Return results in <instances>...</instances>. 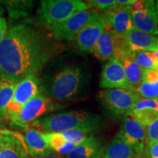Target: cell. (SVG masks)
Returning a JSON list of instances; mask_svg holds the SVG:
<instances>
[{"label": "cell", "mask_w": 158, "mask_h": 158, "mask_svg": "<svg viewBox=\"0 0 158 158\" xmlns=\"http://www.w3.org/2000/svg\"><path fill=\"white\" fill-rule=\"evenodd\" d=\"M4 135H5V130H0V143L2 141Z\"/></svg>", "instance_id": "e575fe53"}, {"label": "cell", "mask_w": 158, "mask_h": 158, "mask_svg": "<svg viewBox=\"0 0 158 158\" xmlns=\"http://www.w3.org/2000/svg\"><path fill=\"white\" fill-rule=\"evenodd\" d=\"M86 84L87 78L84 70L76 65H68L55 74L42 90L54 101L64 102L81 98Z\"/></svg>", "instance_id": "7a4b0ae2"}, {"label": "cell", "mask_w": 158, "mask_h": 158, "mask_svg": "<svg viewBox=\"0 0 158 158\" xmlns=\"http://www.w3.org/2000/svg\"><path fill=\"white\" fill-rule=\"evenodd\" d=\"M131 7L116 6L114 8L101 13L106 24L108 28L118 35H124L133 27L132 22Z\"/></svg>", "instance_id": "5bb4252c"}, {"label": "cell", "mask_w": 158, "mask_h": 158, "mask_svg": "<svg viewBox=\"0 0 158 158\" xmlns=\"http://www.w3.org/2000/svg\"><path fill=\"white\" fill-rule=\"evenodd\" d=\"M88 8H97L108 10L117 6L116 0H92L87 2Z\"/></svg>", "instance_id": "f1b7e54d"}, {"label": "cell", "mask_w": 158, "mask_h": 158, "mask_svg": "<svg viewBox=\"0 0 158 158\" xmlns=\"http://www.w3.org/2000/svg\"><path fill=\"white\" fill-rule=\"evenodd\" d=\"M22 136L5 130L0 143V158H31Z\"/></svg>", "instance_id": "9a60e30c"}, {"label": "cell", "mask_w": 158, "mask_h": 158, "mask_svg": "<svg viewBox=\"0 0 158 158\" xmlns=\"http://www.w3.org/2000/svg\"><path fill=\"white\" fill-rule=\"evenodd\" d=\"M135 152L125 142L115 136L104 147L103 158H133Z\"/></svg>", "instance_id": "ffe728a7"}, {"label": "cell", "mask_w": 158, "mask_h": 158, "mask_svg": "<svg viewBox=\"0 0 158 158\" xmlns=\"http://www.w3.org/2000/svg\"><path fill=\"white\" fill-rule=\"evenodd\" d=\"M8 12L10 17L19 19L29 15L32 8L31 1H0Z\"/></svg>", "instance_id": "d4e9b609"}, {"label": "cell", "mask_w": 158, "mask_h": 158, "mask_svg": "<svg viewBox=\"0 0 158 158\" xmlns=\"http://www.w3.org/2000/svg\"><path fill=\"white\" fill-rule=\"evenodd\" d=\"M103 149L101 140L93 135L76 146L66 158H101Z\"/></svg>", "instance_id": "e0dca14e"}, {"label": "cell", "mask_w": 158, "mask_h": 158, "mask_svg": "<svg viewBox=\"0 0 158 158\" xmlns=\"http://www.w3.org/2000/svg\"><path fill=\"white\" fill-rule=\"evenodd\" d=\"M120 62L123 65L128 83L132 86L133 89L136 92V89L143 80V72L145 69L141 68L139 65L136 64L130 57V54L129 56L124 57Z\"/></svg>", "instance_id": "44dd1931"}, {"label": "cell", "mask_w": 158, "mask_h": 158, "mask_svg": "<svg viewBox=\"0 0 158 158\" xmlns=\"http://www.w3.org/2000/svg\"><path fill=\"white\" fill-rule=\"evenodd\" d=\"M0 78H1V76H0Z\"/></svg>", "instance_id": "ab89813d"}, {"label": "cell", "mask_w": 158, "mask_h": 158, "mask_svg": "<svg viewBox=\"0 0 158 158\" xmlns=\"http://www.w3.org/2000/svg\"><path fill=\"white\" fill-rule=\"evenodd\" d=\"M116 136L130 145L135 153L143 151L147 147L146 128L130 116L124 118Z\"/></svg>", "instance_id": "4fadbf2b"}, {"label": "cell", "mask_w": 158, "mask_h": 158, "mask_svg": "<svg viewBox=\"0 0 158 158\" xmlns=\"http://www.w3.org/2000/svg\"><path fill=\"white\" fill-rule=\"evenodd\" d=\"M30 157L31 158H66V157H64V156L59 155L56 153L45 155H31Z\"/></svg>", "instance_id": "d6a6232c"}, {"label": "cell", "mask_w": 158, "mask_h": 158, "mask_svg": "<svg viewBox=\"0 0 158 158\" xmlns=\"http://www.w3.org/2000/svg\"><path fill=\"white\" fill-rule=\"evenodd\" d=\"M0 10H1V9H0ZM0 15H1V14H0Z\"/></svg>", "instance_id": "f35d334b"}, {"label": "cell", "mask_w": 158, "mask_h": 158, "mask_svg": "<svg viewBox=\"0 0 158 158\" xmlns=\"http://www.w3.org/2000/svg\"><path fill=\"white\" fill-rule=\"evenodd\" d=\"M100 117L82 110H73L51 114L33 122L44 133H61L74 128L100 124Z\"/></svg>", "instance_id": "3957f363"}, {"label": "cell", "mask_w": 158, "mask_h": 158, "mask_svg": "<svg viewBox=\"0 0 158 158\" xmlns=\"http://www.w3.org/2000/svg\"><path fill=\"white\" fill-rule=\"evenodd\" d=\"M98 98L107 113L116 119L130 116L141 97L135 91L122 89H106L98 92Z\"/></svg>", "instance_id": "5b68a950"}, {"label": "cell", "mask_w": 158, "mask_h": 158, "mask_svg": "<svg viewBox=\"0 0 158 158\" xmlns=\"http://www.w3.org/2000/svg\"><path fill=\"white\" fill-rule=\"evenodd\" d=\"M142 98H158V73L155 70H144L143 80L136 89Z\"/></svg>", "instance_id": "d6986e66"}, {"label": "cell", "mask_w": 158, "mask_h": 158, "mask_svg": "<svg viewBox=\"0 0 158 158\" xmlns=\"http://www.w3.org/2000/svg\"><path fill=\"white\" fill-rule=\"evenodd\" d=\"M7 33V21L4 17L0 15V43L3 40Z\"/></svg>", "instance_id": "1f68e13d"}, {"label": "cell", "mask_w": 158, "mask_h": 158, "mask_svg": "<svg viewBox=\"0 0 158 158\" xmlns=\"http://www.w3.org/2000/svg\"><path fill=\"white\" fill-rule=\"evenodd\" d=\"M146 151L149 158H158V141L147 143Z\"/></svg>", "instance_id": "4dcf8cb0"}, {"label": "cell", "mask_w": 158, "mask_h": 158, "mask_svg": "<svg viewBox=\"0 0 158 158\" xmlns=\"http://www.w3.org/2000/svg\"><path fill=\"white\" fill-rule=\"evenodd\" d=\"M155 70L157 71V72L158 73V59L157 61V62H156V65H155Z\"/></svg>", "instance_id": "d590c367"}, {"label": "cell", "mask_w": 158, "mask_h": 158, "mask_svg": "<svg viewBox=\"0 0 158 158\" xmlns=\"http://www.w3.org/2000/svg\"><path fill=\"white\" fill-rule=\"evenodd\" d=\"M157 51H158V48H157Z\"/></svg>", "instance_id": "74e56055"}, {"label": "cell", "mask_w": 158, "mask_h": 158, "mask_svg": "<svg viewBox=\"0 0 158 158\" xmlns=\"http://www.w3.org/2000/svg\"><path fill=\"white\" fill-rule=\"evenodd\" d=\"M40 83L36 75H29L17 83L11 101L7 105L5 116L9 120L19 113L29 100L41 92Z\"/></svg>", "instance_id": "52a82bcc"}, {"label": "cell", "mask_w": 158, "mask_h": 158, "mask_svg": "<svg viewBox=\"0 0 158 158\" xmlns=\"http://www.w3.org/2000/svg\"><path fill=\"white\" fill-rule=\"evenodd\" d=\"M44 135L49 148L59 155L66 157L78 146L67 141L62 133H44Z\"/></svg>", "instance_id": "7402d4cb"}, {"label": "cell", "mask_w": 158, "mask_h": 158, "mask_svg": "<svg viewBox=\"0 0 158 158\" xmlns=\"http://www.w3.org/2000/svg\"><path fill=\"white\" fill-rule=\"evenodd\" d=\"M99 86L103 89L133 90L127 81L122 62L116 59L108 61L103 66L100 73Z\"/></svg>", "instance_id": "7c38bea8"}, {"label": "cell", "mask_w": 158, "mask_h": 158, "mask_svg": "<svg viewBox=\"0 0 158 158\" xmlns=\"http://www.w3.org/2000/svg\"><path fill=\"white\" fill-rule=\"evenodd\" d=\"M130 57L141 68L155 70L158 59V51H132Z\"/></svg>", "instance_id": "484cf974"}, {"label": "cell", "mask_w": 158, "mask_h": 158, "mask_svg": "<svg viewBox=\"0 0 158 158\" xmlns=\"http://www.w3.org/2000/svg\"><path fill=\"white\" fill-rule=\"evenodd\" d=\"M86 9V3L80 0H43L40 3L37 15L40 23L51 29L75 13Z\"/></svg>", "instance_id": "277c9868"}, {"label": "cell", "mask_w": 158, "mask_h": 158, "mask_svg": "<svg viewBox=\"0 0 158 158\" xmlns=\"http://www.w3.org/2000/svg\"><path fill=\"white\" fill-rule=\"evenodd\" d=\"M124 42V35L114 32L106 26L94 45L92 54L102 61L115 59Z\"/></svg>", "instance_id": "8fae6325"}, {"label": "cell", "mask_w": 158, "mask_h": 158, "mask_svg": "<svg viewBox=\"0 0 158 158\" xmlns=\"http://www.w3.org/2000/svg\"><path fill=\"white\" fill-rule=\"evenodd\" d=\"M64 107V105L54 101L40 92L34 98L29 100L21 108L19 113L10 121L12 124L19 127H27L28 124L40 119L45 114L60 110Z\"/></svg>", "instance_id": "8992f818"}, {"label": "cell", "mask_w": 158, "mask_h": 158, "mask_svg": "<svg viewBox=\"0 0 158 158\" xmlns=\"http://www.w3.org/2000/svg\"><path fill=\"white\" fill-rule=\"evenodd\" d=\"M130 116L146 128L158 119V112L151 109L133 110Z\"/></svg>", "instance_id": "4316f807"}, {"label": "cell", "mask_w": 158, "mask_h": 158, "mask_svg": "<svg viewBox=\"0 0 158 158\" xmlns=\"http://www.w3.org/2000/svg\"><path fill=\"white\" fill-rule=\"evenodd\" d=\"M124 37L128 48L131 51H157V36L133 28L126 33Z\"/></svg>", "instance_id": "2e32d148"}, {"label": "cell", "mask_w": 158, "mask_h": 158, "mask_svg": "<svg viewBox=\"0 0 158 158\" xmlns=\"http://www.w3.org/2000/svg\"><path fill=\"white\" fill-rule=\"evenodd\" d=\"M106 27L103 18L99 13L98 16L85 26L74 37L73 40L74 46L81 52L92 54L94 45Z\"/></svg>", "instance_id": "30bf717a"}, {"label": "cell", "mask_w": 158, "mask_h": 158, "mask_svg": "<svg viewBox=\"0 0 158 158\" xmlns=\"http://www.w3.org/2000/svg\"><path fill=\"white\" fill-rule=\"evenodd\" d=\"M157 39H158V31H157Z\"/></svg>", "instance_id": "8d00e7d4"}, {"label": "cell", "mask_w": 158, "mask_h": 158, "mask_svg": "<svg viewBox=\"0 0 158 158\" xmlns=\"http://www.w3.org/2000/svg\"><path fill=\"white\" fill-rule=\"evenodd\" d=\"M134 28L152 35H157L158 15L154 1H136L131 6Z\"/></svg>", "instance_id": "9c48e42d"}, {"label": "cell", "mask_w": 158, "mask_h": 158, "mask_svg": "<svg viewBox=\"0 0 158 158\" xmlns=\"http://www.w3.org/2000/svg\"><path fill=\"white\" fill-rule=\"evenodd\" d=\"M60 50L40 27L29 23L13 26L0 43V76L19 82L36 75Z\"/></svg>", "instance_id": "6da1fadb"}, {"label": "cell", "mask_w": 158, "mask_h": 158, "mask_svg": "<svg viewBox=\"0 0 158 158\" xmlns=\"http://www.w3.org/2000/svg\"><path fill=\"white\" fill-rule=\"evenodd\" d=\"M147 143L158 141V119L148 126L146 130Z\"/></svg>", "instance_id": "f546056e"}, {"label": "cell", "mask_w": 158, "mask_h": 158, "mask_svg": "<svg viewBox=\"0 0 158 158\" xmlns=\"http://www.w3.org/2000/svg\"><path fill=\"white\" fill-rule=\"evenodd\" d=\"M98 14V10L94 8L79 11L63 23L51 29L49 34L55 41L73 40L79 31L95 19Z\"/></svg>", "instance_id": "ba28073f"}, {"label": "cell", "mask_w": 158, "mask_h": 158, "mask_svg": "<svg viewBox=\"0 0 158 158\" xmlns=\"http://www.w3.org/2000/svg\"><path fill=\"white\" fill-rule=\"evenodd\" d=\"M142 109H151L158 112V98L148 99L141 98L136 102L133 110Z\"/></svg>", "instance_id": "83f0119b"}, {"label": "cell", "mask_w": 158, "mask_h": 158, "mask_svg": "<svg viewBox=\"0 0 158 158\" xmlns=\"http://www.w3.org/2000/svg\"><path fill=\"white\" fill-rule=\"evenodd\" d=\"M100 126V124L84 126V127L74 128L61 133L67 141L78 145L88 138L94 135L97 131H98Z\"/></svg>", "instance_id": "603a6c76"}, {"label": "cell", "mask_w": 158, "mask_h": 158, "mask_svg": "<svg viewBox=\"0 0 158 158\" xmlns=\"http://www.w3.org/2000/svg\"><path fill=\"white\" fill-rule=\"evenodd\" d=\"M133 158H149V157L148 156L147 151H146V149H145L143 151L141 152L135 153V155L134 156Z\"/></svg>", "instance_id": "836d02e7"}, {"label": "cell", "mask_w": 158, "mask_h": 158, "mask_svg": "<svg viewBox=\"0 0 158 158\" xmlns=\"http://www.w3.org/2000/svg\"><path fill=\"white\" fill-rule=\"evenodd\" d=\"M23 141L30 156L45 155L55 153L49 148L45 138L44 133L35 128H30L26 130Z\"/></svg>", "instance_id": "ac0fdd59"}, {"label": "cell", "mask_w": 158, "mask_h": 158, "mask_svg": "<svg viewBox=\"0 0 158 158\" xmlns=\"http://www.w3.org/2000/svg\"><path fill=\"white\" fill-rule=\"evenodd\" d=\"M17 81L0 78V117L5 116L7 105L11 101Z\"/></svg>", "instance_id": "cb8c5ba5"}]
</instances>
